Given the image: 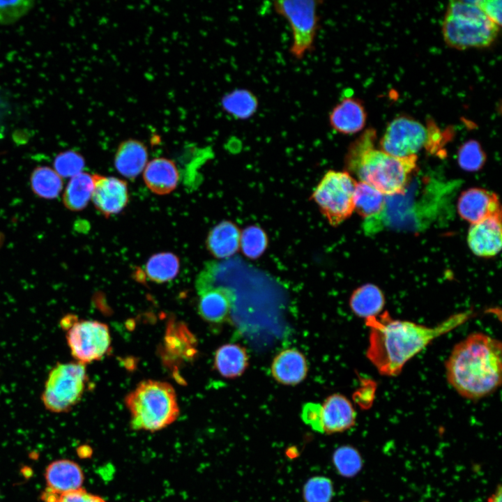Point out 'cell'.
<instances>
[{"label":"cell","instance_id":"obj_26","mask_svg":"<svg viewBox=\"0 0 502 502\" xmlns=\"http://www.w3.org/2000/svg\"><path fill=\"white\" fill-rule=\"evenodd\" d=\"M180 261L178 257L170 252H163L152 255L145 266L148 278L156 283H164L173 280L178 273Z\"/></svg>","mask_w":502,"mask_h":502},{"label":"cell","instance_id":"obj_14","mask_svg":"<svg viewBox=\"0 0 502 502\" xmlns=\"http://www.w3.org/2000/svg\"><path fill=\"white\" fill-rule=\"evenodd\" d=\"M366 111L361 101L353 97H345L337 102L328 114L330 128L342 135L360 132L366 122Z\"/></svg>","mask_w":502,"mask_h":502},{"label":"cell","instance_id":"obj_32","mask_svg":"<svg viewBox=\"0 0 502 502\" xmlns=\"http://www.w3.org/2000/svg\"><path fill=\"white\" fill-rule=\"evenodd\" d=\"M304 502H331L334 495L332 480L322 476L309 478L303 487Z\"/></svg>","mask_w":502,"mask_h":502},{"label":"cell","instance_id":"obj_12","mask_svg":"<svg viewBox=\"0 0 502 502\" xmlns=\"http://www.w3.org/2000/svg\"><path fill=\"white\" fill-rule=\"evenodd\" d=\"M457 210L461 218L471 225L489 218H501L498 196L482 188L464 191L458 199Z\"/></svg>","mask_w":502,"mask_h":502},{"label":"cell","instance_id":"obj_19","mask_svg":"<svg viewBox=\"0 0 502 502\" xmlns=\"http://www.w3.org/2000/svg\"><path fill=\"white\" fill-rule=\"evenodd\" d=\"M143 173L146 185L154 194H169L177 187L179 172L175 162L166 158H157L149 162Z\"/></svg>","mask_w":502,"mask_h":502},{"label":"cell","instance_id":"obj_9","mask_svg":"<svg viewBox=\"0 0 502 502\" xmlns=\"http://www.w3.org/2000/svg\"><path fill=\"white\" fill-rule=\"evenodd\" d=\"M322 2L314 0H283L273 2L276 13L289 24L292 43L291 55L302 59L314 49L319 24L318 7Z\"/></svg>","mask_w":502,"mask_h":502},{"label":"cell","instance_id":"obj_13","mask_svg":"<svg viewBox=\"0 0 502 502\" xmlns=\"http://www.w3.org/2000/svg\"><path fill=\"white\" fill-rule=\"evenodd\" d=\"M467 242L471 250L478 257L496 255L501 248V218H489L472 224Z\"/></svg>","mask_w":502,"mask_h":502},{"label":"cell","instance_id":"obj_3","mask_svg":"<svg viewBox=\"0 0 502 502\" xmlns=\"http://www.w3.org/2000/svg\"><path fill=\"white\" fill-rule=\"evenodd\" d=\"M375 133L366 130L350 146L346 167L360 181L383 195L403 193L416 167L417 155L396 157L374 147Z\"/></svg>","mask_w":502,"mask_h":502},{"label":"cell","instance_id":"obj_17","mask_svg":"<svg viewBox=\"0 0 502 502\" xmlns=\"http://www.w3.org/2000/svg\"><path fill=\"white\" fill-rule=\"evenodd\" d=\"M321 407L324 433L342 432L355 425L356 411L349 400L343 395L335 393L328 396Z\"/></svg>","mask_w":502,"mask_h":502},{"label":"cell","instance_id":"obj_7","mask_svg":"<svg viewBox=\"0 0 502 502\" xmlns=\"http://www.w3.org/2000/svg\"><path fill=\"white\" fill-rule=\"evenodd\" d=\"M356 181L347 172L328 171L312 197L330 225L336 227L354 211Z\"/></svg>","mask_w":502,"mask_h":502},{"label":"cell","instance_id":"obj_20","mask_svg":"<svg viewBox=\"0 0 502 502\" xmlns=\"http://www.w3.org/2000/svg\"><path fill=\"white\" fill-rule=\"evenodd\" d=\"M148 149L137 139L123 141L114 155L116 169L124 177L133 180L142 173L148 163Z\"/></svg>","mask_w":502,"mask_h":502},{"label":"cell","instance_id":"obj_10","mask_svg":"<svg viewBox=\"0 0 502 502\" xmlns=\"http://www.w3.org/2000/svg\"><path fill=\"white\" fill-rule=\"evenodd\" d=\"M428 132L420 122L406 116L394 119L381 139V150L393 156L416 155L427 142Z\"/></svg>","mask_w":502,"mask_h":502},{"label":"cell","instance_id":"obj_24","mask_svg":"<svg viewBox=\"0 0 502 502\" xmlns=\"http://www.w3.org/2000/svg\"><path fill=\"white\" fill-rule=\"evenodd\" d=\"M223 110L238 120L252 118L259 108V100L250 89H235L225 94L221 99Z\"/></svg>","mask_w":502,"mask_h":502},{"label":"cell","instance_id":"obj_29","mask_svg":"<svg viewBox=\"0 0 502 502\" xmlns=\"http://www.w3.org/2000/svg\"><path fill=\"white\" fill-rule=\"evenodd\" d=\"M31 185L36 195L47 199L57 197L63 188L61 176L48 167H39L33 170Z\"/></svg>","mask_w":502,"mask_h":502},{"label":"cell","instance_id":"obj_16","mask_svg":"<svg viewBox=\"0 0 502 502\" xmlns=\"http://www.w3.org/2000/svg\"><path fill=\"white\" fill-rule=\"evenodd\" d=\"M271 374L278 383L295 386L307 376L308 365L305 356L297 349H284L273 358L271 366Z\"/></svg>","mask_w":502,"mask_h":502},{"label":"cell","instance_id":"obj_36","mask_svg":"<svg viewBox=\"0 0 502 502\" xmlns=\"http://www.w3.org/2000/svg\"><path fill=\"white\" fill-rule=\"evenodd\" d=\"M301 419L312 429L324 433L322 407L320 404L307 402L301 409Z\"/></svg>","mask_w":502,"mask_h":502},{"label":"cell","instance_id":"obj_11","mask_svg":"<svg viewBox=\"0 0 502 502\" xmlns=\"http://www.w3.org/2000/svg\"><path fill=\"white\" fill-rule=\"evenodd\" d=\"M91 200L96 208L105 217L121 212L129 201L127 182L114 176L93 175Z\"/></svg>","mask_w":502,"mask_h":502},{"label":"cell","instance_id":"obj_8","mask_svg":"<svg viewBox=\"0 0 502 502\" xmlns=\"http://www.w3.org/2000/svg\"><path fill=\"white\" fill-rule=\"evenodd\" d=\"M66 339L76 362L85 365L101 360L109 351L111 336L108 326L98 321L78 319L73 315L61 321Z\"/></svg>","mask_w":502,"mask_h":502},{"label":"cell","instance_id":"obj_4","mask_svg":"<svg viewBox=\"0 0 502 502\" xmlns=\"http://www.w3.org/2000/svg\"><path fill=\"white\" fill-rule=\"evenodd\" d=\"M132 429L157 432L172 424L179 415L174 388L165 381L140 382L125 397Z\"/></svg>","mask_w":502,"mask_h":502},{"label":"cell","instance_id":"obj_1","mask_svg":"<svg viewBox=\"0 0 502 502\" xmlns=\"http://www.w3.org/2000/svg\"><path fill=\"white\" fill-rule=\"evenodd\" d=\"M475 314L472 310L454 314L434 326L394 319L386 311L365 320L370 328L366 356L379 373L400 374L404 365L437 337L461 326Z\"/></svg>","mask_w":502,"mask_h":502},{"label":"cell","instance_id":"obj_23","mask_svg":"<svg viewBox=\"0 0 502 502\" xmlns=\"http://www.w3.org/2000/svg\"><path fill=\"white\" fill-rule=\"evenodd\" d=\"M385 305L382 291L375 284H366L355 289L349 298L351 311L365 320L376 317Z\"/></svg>","mask_w":502,"mask_h":502},{"label":"cell","instance_id":"obj_5","mask_svg":"<svg viewBox=\"0 0 502 502\" xmlns=\"http://www.w3.org/2000/svg\"><path fill=\"white\" fill-rule=\"evenodd\" d=\"M499 28L483 13L475 1H452L447 8L442 32L448 45L464 50L490 45Z\"/></svg>","mask_w":502,"mask_h":502},{"label":"cell","instance_id":"obj_2","mask_svg":"<svg viewBox=\"0 0 502 502\" xmlns=\"http://www.w3.org/2000/svg\"><path fill=\"white\" fill-rule=\"evenodd\" d=\"M501 373V342L480 332L455 344L446 362L448 383L469 400L481 399L497 390Z\"/></svg>","mask_w":502,"mask_h":502},{"label":"cell","instance_id":"obj_21","mask_svg":"<svg viewBox=\"0 0 502 502\" xmlns=\"http://www.w3.org/2000/svg\"><path fill=\"white\" fill-rule=\"evenodd\" d=\"M241 231L234 222L224 220L209 231L206 245L215 257L224 259L234 255L240 248Z\"/></svg>","mask_w":502,"mask_h":502},{"label":"cell","instance_id":"obj_30","mask_svg":"<svg viewBox=\"0 0 502 502\" xmlns=\"http://www.w3.org/2000/svg\"><path fill=\"white\" fill-rule=\"evenodd\" d=\"M332 461L337 473L345 478L353 477L363 467L360 454L351 446L337 448L333 454Z\"/></svg>","mask_w":502,"mask_h":502},{"label":"cell","instance_id":"obj_27","mask_svg":"<svg viewBox=\"0 0 502 502\" xmlns=\"http://www.w3.org/2000/svg\"><path fill=\"white\" fill-rule=\"evenodd\" d=\"M354 211L369 218L379 215L385 208V195L370 185L356 182L354 191Z\"/></svg>","mask_w":502,"mask_h":502},{"label":"cell","instance_id":"obj_37","mask_svg":"<svg viewBox=\"0 0 502 502\" xmlns=\"http://www.w3.org/2000/svg\"><path fill=\"white\" fill-rule=\"evenodd\" d=\"M54 502H107L102 497L88 492L84 488L57 494Z\"/></svg>","mask_w":502,"mask_h":502},{"label":"cell","instance_id":"obj_33","mask_svg":"<svg viewBox=\"0 0 502 502\" xmlns=\"http://www.w3.org/2000/svg\"><path fill=\"white\" fill-rule=\"evenodd\" d=\"M485 159V153L480 144L475 140L466 142L458 151V163L466 171L478 170L483 166Z\"/></svg>","mask_w":502,"mask_h":502},{"label":"cell","instance_id":"obj_31","mask_svg":"<svg viewBox=\"0 0 502 502\" xmlns=\"http://www.w3.org/2000/svg\"><path fill=\"white\" fill-rule=\"evenodd\" d=\"M267 246V235L259 226H248L241 232L240 247L247 257L252 259L259 258L265 252Z\"/></svg>","mask_w":502,"mask_h":502},{"label":"cell","instance_id":"obj_34","mask_svg":"<svg viewBox=\"0 0 502 502\" xmlns=\"http://www.w3.org/2000/svg\"><path fill=\"white\" fill-rule=\"evenodd\" d=\"M85 166L84 158L74 151H66L59 153L55 158V172L62 177H73L82 172Z\"/></svg>","mask_w":502,"mask_h":502},{"label":"cell","instance_id":"obj_18","mask_svg":"<svg viewBox=\"0 0 502 502\" xmlns=\"http://www.w3.org/2000/svg\"><path fill=\"white\" fill-rule=\"evenodd\" d=\"M45 479L47 489L63 494L81 488L84 476L76 462L62 459L51 462L46 467Z\"/></svg>","mask_w":502,"mask_h":502},{"label":"cell","instance_id":"obj_28","mask_svg":"<svg viewBox=\"0 0 502 502\" xmlns=\"http://www.w3.org/2000/svg\"><path fill=\"white\" fill-rule=\"evenodd\" d=\"M166 350L171 355L178 356V358L185 360L193 357L196 350L195 349V338L188 329L182 324L170 323L165 336Z\"/></svg>","mask_w":502,"mask_h":502},{"label":"cell","instance_id":"obj_38","mask_svg":"<svg viewBox=\"0 0 502 502\" xmlns=\"http://www.w3.org/2000/svg\"><path fill=\"white\" fill-rule=\"evenodd\" d=\"M478 7L483 13L498 26L501 24V1L479 0L475 1Z\"/></svg>","mask_w":502,"mask_h":502},{"label":"cell","instance_id":"obj_25","mask_svg":"<svg viewBox=\"0 0 502 502\" xmlns=\"http://www.w3.org/2000/svg\"><path fill=\"white\" fill-rule=\"evenodd\" d=\"M93 190V175L81 172L72 177L63 196L65 206L73 211L84 209L91 199Z\"/></svg>","mask_w":502,"mask_h":502},{"label":"cell","instance_id":"obj_22","mask_svg":"<svg viewBox=\"0 0 502 502\" xmlns=\"http://www.w3.org/2000/svg\"><path fill=\"white\" fill-rule=\"evenodd\" d=\"M249 364L248 352L243 346L225 344L218 348L214 356V368L222 376L227 379L242 375Z\"/></svg>","mask_w":502,"mask_h":502},{"label":"cell","instance_id":"obj_15","mask_svg":"<svg viewBox=\"0 0 502 502\" xmlns=\"http://www.w3.org/2000/svg\"><path fill=\"white\" fill-rule=\"evenodd\" d=\"M198 294V312L204 320L211 324H222L228 319L235 301L231 289L216 286Z\"/></svg>","mask_w":502,"mask_h":502},{"label":"cell","instance_id":"obj_35","mask_svg":"<svg viewBox=\"0 0 502 502\" xmlns=\"http://www.w3.org/2000/svg\"><path fill=\"white\" fill-rule=\"evenodd\" d=\"M30 0L0 1V24H10L26 15L33 6Z\"/></svg>","mask_w":502,"mask_h":502},{"label":"cell","instance_id":"obj_39","mask_svg":"<svg viewBox=\"0 0 502 502\" xmlns=\"http://www.w3.org/2000/svg\"><path fill=\"white\" fill-rule=\"evenodd\" d=\"M501 492H502L501 486L500 485H499L495 492L489 499V502H502Z\"/></svg>","mask_w":502,"mask_h":502},{"label":"cell","instance_id":"obj_6","mask_svg":"<svg viewBox=\"0 0 502 502\" xmlns=\"http://www.w3.org/2000/svg\"><path fill=\"white\" fill-rule=\"evenodd\" d=\"M89 379L85 365L77 362L57 363L49 372L41 401L52 413H65L82 398Z\"/></svg>","mask_w":502,"mask_h":502}]
</instances>
